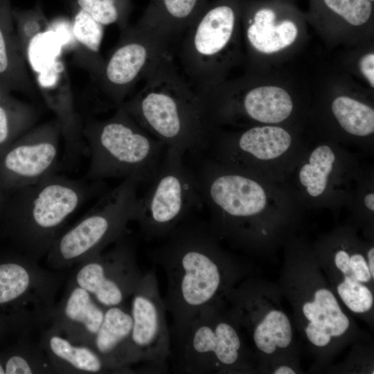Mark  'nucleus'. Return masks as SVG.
Masks as SVG:
<instances>
[{
	"label": "nucleus",
	"instance_id": "nucleus-1",
	"mask_svg": "<svg viewBox=\"0 0 374 374\" xmlns=\"http://www.w3.org/2000/svg\"><path fill=\"white\" fill-rule=\"evenodd\" d=\"M152 254L163 270V299L176 333L203 309L225 301L229 291L244 279L247 268L224 252L209 228L181 223Z\"/></svg>",
	"mask_w": 374,
	"mask_h": 374
},
{
	"label": "nucleus",
	"instance_id": "nucleus-2",
	"mask_svg": "<svg viewBox=\"0 0 374 374\" xmlns=\"http://www.w3.org/2000/svg\"><path fill=\"white\" fill-rule=\"evenodd\" d=\"M144 80L139 92L121 105L166 148L184 155L205 151L212 141L213 125L199 94L179 73L171 52Z\"/></svg>",
	"mask_w": 374,
	"mask_h": 374
},
{
	"label": "nucleus",
	"instance_id": "nucleus-3",
	"mask_svg": "<svg viewBox=\"0 0 374 374\" xmlns=\"http://www.w3.org/2000/svg\"><path fill=\"white\" fill-rule=\"evenodd\" d=\"M280 279V290L291 304L295 325L321 361L327 362L355 338L356 325L317 260H289Z\"/></svg>",
	"mask_w": 374,
	"mask_h": 374
},
{
	"label": "nucleus",
	"instance_id": "nucleus-4",
	"mask_svg": "<svg viewBox=\"0 0 374 374\" xmlns=\"http://www.w3.org/2000/svg\"><path fill=\"white\" fill-rule=\"evenodd\" d=\"M82 134L89 157L86 177L91 181L132 177L150 183L166 148L121 105L108 118L83 121Z\"/></svg>",
	"mask_w": 374,
	"mask_h": 374
},
{
	"label": "nucleus",
	"instance_id": "nucleus-5",
	"mask_svg": "<svg viewBox=\"0 0 374 374\" xmlns=\"http://www.w3.org/2000/svg\"><path fill=\"white\" fill-rule=\"evenodd\" d=\"M175 370L182 373H249L253 355L226 301L203 309L171 334Z\"/></svg>",
	"mask_w": 374,
	"mask_h": 374
},
{
	"label": "nucleus",
	"instance_id": "nucleus-6",
	"mask_svg": "<svg viewBox=\"0 0 374 374\" xmlns=\"http://www.w3.org/2000/svg\"><path fill=\"white\" fill-rule=\"evenodd\" d=\"M19 189L15 211V232L25 255L46 256L70 217L98 195L101 181L53 174Z\"/></svg>",
	"mask_w": 374,
	"mask_h": 374
},
{
	"label": "nucleus",
	"instance_id": "nucleus-7",
	"mask_svg": "<svg viewBox=\"0 0 374 374\" xmlns=\"http://www.w3.org/2000/svg\"><path fill=\"white\" fill-rule=\"evenodd\" d=\"M140 184L135 178H126L104 194L56 238L46 254L48 267L59 270L77 265L126 236L128 224L136 219Z\"/></svg>",
	"mask_w": 374,
	"mask_h": 374
},
{
	"label": "nucleus",
	"instance_id": "nucleus-8",
	"mask_svg": "<svg viewBox=\"0 0 374 374\" xmlns=\"http://www.w3.org/2000/svg\"><path fill=\"white\" fill-rule=\"evenodd\" d=\"M265 283L243 279L225 297L229 312L238 325L260 366H273L290 360L293 351V325Z\"/></svg>",
	"mask_w": 374,
	"mask_h": 374
},
{
	"label": "nucleus",
	"instance_id": "nucleus-9",
	"mask_svg": "<svg viewBox=\"0 0 374 374\" xmlns=\"http://www.w3.org/2000/svg\"><path fill=\"white\" fill-rule=\"evenodd\" d=\"M243 0H213L180 37L177 54L184 78L198 93L217 86L226 66Z\"/></svg>",
	"mask_w": 374,
	"mask_h": 374
},
{
	"label": "nucleus",
	"instance_id": "nucleus-10",
	"mask_svg": "<svg viewBox=\"0 0 374 374\" xmlns=\"http://www.w3.org/2000/svg\"><path fill=\"white\" fill-rule=\"evenodd\" d=\"M194 171L203 204L211 213V232L215 237L244 244L249 242L252 219L264 211L267 204L262 186L244 175L225 172L205 159Z\"/></svg>",
	"mask_w": 374,
	"mask_h": 374
},
{
	"label": "nucleus",
	"instance_id": "nucleus-11",
	"mask_svg": "<svg viewBox=\"0 0 374 374\" xmlns=\"http://www.w3.org/2000/svg\"><path fill=\"white\" fill-rule=\"evenodd\" d=\"M184 156L166 148L148 189L139 197L135 221L147 240L166 238L203 205L195 171L185 163Z\"/></svg>",
	"mask_w": 374,
	"mask_h": 374
},
{
	"label": "nucleus",
	"instance_id": "nucleus-12",
	"mask_svg": "<svg viewBox=\"0 0 374 374\" xmlns=\"http://www.w3.org/2000/svg\"><path fill=\"white\" fill-rule=\"evenodd\" d=\"M172 44L157 30L137 22L121 30L118 43L95 78L108 103L119 107L134 85L144 80L164 55L171 52Z\"/></svg>",
	"mask_w": 374,
	"mask_h": 374
},
{
	"label": "nucleus",
	"instance_id": "nucleus-13",
	"mask_svg": "<svg viewBox=\"0 0 374 374\" xmlns=\"http://www.w3.org/2000/svg\"><path fill=\"white\" fill-rule=\"evenodd\" d=\"M76 266L69 282L87 290L105 308L125 305L144 274L126 236Z\"/></svg>",
	"mask_w": 374,
	"mask_h": 374
},
{
	"label": "nucleus",
	"instance_id": "nucleus-14",
	"mask_svg": "<svg viewBox=\"0 0 374 374\" xmlns=\"http://www.w3.org/2000/svg\"><path fill=\"white\" fill-rule=\"evenodd\" d=\"M62 278L26 255L0 263V305H17L22 324L30 330L50 321Z\"/></svg>",
	"mask_w": 374,
	"mask_h": 374
},
{
	"label": "nucleus",
	"instance_id": "nucleus-15",
	"mask_svg": "<svg viewBox=\"0 0 374 374\" xmlns=\"http://www.w3.org/2000/svg\"><path fill=\"white\" fill-rule=\"evenodd\" d=\"M130 310L139 363L148 371H165L171 355V335L154 270L143 274L131 296Z\"/></svg>",
	"mask_w": 374,
	"mask_h": 374
},
{
	"label": "nucleus",
	"instance_id": "nucleus-16",
	"mask_svg": "<svg viewBox=\"0 0 374 374\" xmlns=\"http://www.w3.org/2000/svg\"><path fill=\"white\" fill-rule=\"evenodd\" d=\"M61 136L56 119L26 132L2 159L3 183L19 189L56 173Z\"/></svg>",
	"mask_w": 374,
	"mask_h": 374
},
{
	"label": "nucleus",
	"instance_id": "nucleus-17",
	"mask_svg": "<svg viewBox=\"0 0 374 374\" xmlns=\"http://www.w3.org/2000/svg\"><path fill=\"white\" fill-rule=\"evenodd\" d=\"M317 261L347 310L361 317L373 316L374 278L368 269L366 255L341 247L334 251L329 259Z\"/></svg>",
	"mask_w": 374,
	"mask_h": 374
},
{
	"label": "nucleus",
	"instance_id": "nucleus-18",
	"mask_svg": "<svg viewBox=\"0 0 374 374\" xmlns=\"http://www.w3.org/2000/svg\"><path fill=\"white\" fill-rule=\"evenodd\" d=\"M105 309L87 290L69 282L53 309L50 327L71 341L93 348Z\"/></svg>",
	"mask_w": 374,
	"mask_h": 374
},
{
	"label": "nucleus",
	"instance_id": "nucleus-19",
	"mask_svg": "<svg viewBox=\"0 0 374 374\" xmlns=\"http://www.w3.org/2000/svg\"><path fill=\"white\" fill-rule=\"evenodd\" d=\"M132 319L125 305L105 309L102 323L95 336L93 349L108 372L127 373L139 364L132 339Z\"/></svg>",
	"mask_w": 374,
	"mask_h": 374
},
{
	"label": "nucleus",
	"instance_id": "nucleus-20",
	"mask_svg": "<svg viewBox=\"0 0 374 374\" xmlns=\"http://www.w3.org/2000/svg\"><path fill=\"white\" fill-rule=\"evenodd\" d=\"M247 14L246 36L249 45L262 53H272L292 44L298 35L296 24L285 19L276 23L277 11L273 6L244 3Z\"/></svg>",
	"mask_w": 374,
	"mask_h": 374
},
{
	"label": "nucleus",
	"instance_id": "nucleus-21",
	"mask_svg": "<svg viewBox=\"0 0 374 374\" xmlns=\"http://www.w3.org/2000/svg\"><path fill=\"white\" fill-rule=\"evenodd\" d=\"M53 371L60 373L108 372L102 359L91 347L75 344L49 327L39 344Z\"/></svg>",
	"mask_w": 374,
	"mask_h": 374
},
{
	"label": "nucleus",
	"instance_id": "nucleus-22",
	"mask_svg": "<svg viewBox=\"0 0 374 374\" xmlns=\"http://www.w3.org/2000/svg\"><path fill=\"white\" fill-rule=\"evenodd\" d=\"M208 3V0H150L136 22L173 42L180 38Z\"/></svg>",
	"mask_w": 374,
	"mask_h": 374
},
{
	"label": "nucleus",
	"instance_id": "nucleus-23",
	"mask_svg": "<svg viewBox=\"0 0 374 374\" xmlns=\"http://www.w3.org/2000/svg\"><path fill=\"white\" fill-rule=\"evenodd\" d=\"M292 143L290 134L283 128L276 126L250 128L231 141L226 155H240L259 160L276 159L285 153Z\"/></svg>",
	"mask_w": 374,
	"mask_h": 374
},
{
	"label": "nucleus",
	"instance_id": "nucleus-24",
	"mask_svg": "<svg viewBox=\"0 0 374 374\" xmlns=\"http://www.w3.org/2000/svg\"><path fill=\"white\" fill-rule=\"evenodd\" d=\"M240 106L250 118L263 123H278L289 117L293 103L289 93L276 86H261L247 90Z\"/></svg>",
	"mask_w": 374,
	"mask_h": 374
},
{
	"label": "nucleus",
	"instance_id": "nucleus-25",
	"mask_svg": "<svg viewBox=\"0 0 374 374\" xmlns=\"http://www.w3.org/2000/svg\"><path fill=\"white\" fill-rule=\"evenodd\" d=\"M332 111L341 127L347 132L365 136L374 132V110L352 98L342 96L332 103Z\"/></svg>",
	"mask_w": 374,
	"mask_h": 374
},
{
	"label": "nucleus",
	"instance_id": "nucleus-26",
	"mask_svg": "<svg viewBox=\"0 0 374 374\" xmlns=\"http://www.w3.org/2000/svg\"><path fill=\"white\" fill-rule=\"evenodd\" d=\"M335 160L331 148L321 145L312 151L309 162L302 166L299 172L300 182L310 196L316 197L325 191Z\"/></svg>",
	"mask_w": 374,
	"mask_h": 374
},
{
	"label": "nucleus",
	"instance_id": "nucleus-27",
	"mask_svg": "<svg viewBox=\"0 0 374 374\" xmlns=\"http://www.w3.org/2000/svg\"><path fill=\"white\" fill-rule=\"evenodd\" d=\"M77 4L104 26L116 24L121 31L129 25L132 0H77Z\"/></svg>",
	"mask_w": 374,
	"mask_h": 374
},
{
	"label": "nucleus",
	"instance_id": "nucleus-28",
	"mask_svg": "<svg viewBox=\"0 0 374 374\" xmlns=\"http://www.w3.org/2000/svg\"><path fill=\"white\" fill-rule=\"evenodd\" d=\"M37 118L38 113L30 105L18 103L12 110L0 105V148L12 136L34 127Z\"/></svg>",
	"mask_w": 374,
	"mask_h": 374
},
{
	"label": "nucleus",
	"instance_id": "nucleus-29",
	"mask_svg": "<svg viewBox=\"0 0 374 374\" xmlns=\"http://www.w3.org/2000/svg\"><path fill=\"white\" fill-rule=\"evenodd\" d=\"M104 27L87 12L78 7L72 25L75 39L80 46L103 63L104 60L99 56V51L103 38Z\"/></svg>",
	"mask_w": 374,
	"mask_h": 374
},
{
	"label": "nucleus",
	"instance_id": "nucleus-30",
	"mask_svg": "<svg viewBox=\"0 0 374 374\" xmlns=\"http://www.w3.org/2000/svg\"><path fill=\"white\" fill-rule=\"evenodd\" d=\"M6 374H32L54 372L39 345L30 344L23 354L13 355L6 362Z\"/></svg>",
	"mask_w": 374,
	"mask_h": 374
},
{
	"label": "nucleus",
	"instance_id": "nucleus-31",
	"mask_svg": "<svg viewBox=\"0 0 374 374\" xmlns=\"http://www.w3.org/2000/svg\"><path fill=\"white\" fill-rule=\"evenodd\" d=\"M319 5L346 22L359 26L366 24L373 12L368 0H318Z\"/></svg>",
	"mask_w": 374,
	"mask_h": 374
},
{
	"label": "nucleus",
	"instance_id": "nucleus-32",
	"mask_svg": "<svg viewBox=\"0 0 374 374\" xmlns=\"http://www.w3.org/2000/svg\"><path fill=\"white\" fill-rule=\"evenodd\" d=\"M3 24H0V75L8 73L12 66L20 74L24 77L31 78L29 75L26 62H19L10 57L8 40L4 33Z\"/></svg>",
	"mask_w": 374,
	"mask_h": 374
},
{
	"label": "nucleus",
	"instance_id": "nucleus-33",
	"mask_svg": "<svg viewBox=\"0 0 374 374\" xmlns=\"http://www.w3.org/2000/svg\"><path fill=\"white\" fill-rule=\"evenodd\" d=\"M361 73L368 81L372 87H374V54L370 53L364 55L359 61Z\"/></svg>",
	"mask_w": 374,
	"mask_h": 374
},
{
	"label": "nucleus",
	"instance_id": "nucleus-34",
	"mask_svg": "<svg viewBox=\"0 0 374 374\" xmlns=\"http://www.w3.org/2000/svg\"><path fill=\"white\" fill-rule=\"evenodd\" d=\"M292 363H282L273 366L270 371L274 374H295L298 372Z\"/></svg>",
	"mask_w": 374,
	"mask_h": 374
},
{
	"label": "nucleus",
	"instance_id": "nucleus-35",
	"mask_svg": "<svg viewBox=\"0 0 374 374\" xmlns=\"http://www.w3.org/2000/svg\"><path fill=\"white\" fill-rule=\"evenodd\" d=\"M366 260L372 277L374 278V248L371 247L366 252Z\"/></svg>",
	"mask_w": 374,
	"mask_h": 374
},
{
	"label": "nucleus",
	"instance_id": "nucleus-36",
	"mask_svg": "<svg viewBox=\"0 0 374 374\" xmlns=\"http://www.w3.org/2000/svg\"><path fill=\"white\" fill-rule=\"evenodd\" d=\"M364 203L366 206L371 211H374V194L369 193L366 195L364 198Z\"/></svg>",
	"mask_w": 374,
	"mask_h": 374
},
{
	"label": "nucleus",
	"instance_id": "nucleus-37",
	"mask_svg": "<svg viewBox=\"0 0 374 374\" xmlns=\"http://www.w3.org/2000/svg\"><path fill=\"white\" fill-rule=\"evenodd\" d=\"M4 373H5L4 368L0 363V374H4Z\"/></svg>",
	"mask_w": 374,
	"mask_h": 374
},
{
	"label": "nucleus",
	"instance_id": "nucleus-38",
	"mask_svg": "<svg viewBox=\"0 0 374 374\" xmlns=\"http://www.w3.org/2000/svg\"><path fill=\"white\" fill-rule=\"evenodd\" d=\"M368 1H371V2H373L374 0H368Z\"/></svg>",
	"mask_w": 374,
	"mask_h": 374
},
{
	"label": "nucleus",
	"instance_id": "nucleus-39",
	"mask_svg": "<svg viewBox=\"0 0 374 374\" xmlns=\"http://www.w3.org/2000/svg\"><path fill=\"white\" fill-rule=\"evenodd\" d=\"M0 98H1V95H0Z\"/></svg>",
	"mask_w": 374,
	"mask_h": 374
}]
</instances>
